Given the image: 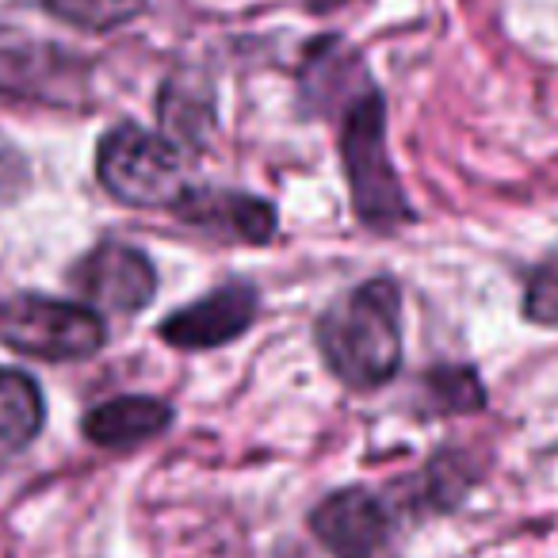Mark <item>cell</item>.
I'll return each mask as SVG.
<instances>
[{
	"instance_id": "obj_1",
	"label": "cell",
	"mask_w": 558,
	"mask_h": 558,
	"mask_svg": "<svg viewBox=\"0 0 558 558\" xmlns=\"http://www.w3.org/2000/svg\"><path fill=\"white\" fill-rule=\"evenodd\" d=\"M314 344L341 387L367 395L402 372V288L395 276H372L341 291L314 322Z\"/></svg>"
},
{
	"instance_id": "obj_2",
	"label": "cell",
	"mask_w": 558,
	"mask_h": 558,
	"mask_svg": "<svg viewBox=\"0 0 558 558\" xmlns=\"http://www.w3.org/2000/svg\"><path fill=\"white\" fill-rule=\"evenodd\" d=\"M337 149H341L352 210H356V218L367 230L387 233L417 218L410 207V195H405L402 180H398L395 161H390L387 104H383V93L375 85L364 88V93L341 111Z\"/></svg>"
},
{
	"instance_id": "obj_3",
	"label": "cell",
	"mask_w": 558,
	"mask_h": 558,
	"mask_svg": "<svg viewBox=\"0 0 558 558\" xmlns=\"http://www.w3.org/2000/svg\"><path fill=\"white\" fill-rule=\"evenodd\" d=\"M96 180L123 207H172L187 187L184 149L142 123H116L96 142Z\"/></svg>"
},
{
	"instance_id": "obj_4",
	"label": "cell",
	"mask_w": 558,
	"mask_h": 558,
	"mask_svg": "<svg viewBox=\"0 0 558 558\" xmlns=\"http://www.w3.org/2000/svg\"><path fill=\"white\" fill-rule=\"evenodd\" d=\"M108 326L81 299H58L43 291H16L0 299V344L16 356L73 364L104 349Z\"/></svg>"
},
{
	"instance_id": "obj_5",
	"label": "cell",
	"mask_w": 558,
	"mask_h": 558,
	"mask_svg": "<svg viewBox=\"0 0 558 558\" xmlns=\"http://www.w3.org/2000/svg\"><path fill=\"white\" fill-rule=\"evenodd\" d=\"M73 295L104 318H134L157 295V268L131 241H96L65 271Z\"/></svg>"
},
{
	"instance_id": "obj_6",
	"label": "cell",
	"mask_w": 558,
	"mask_h": 558,
	"mask_svg": "<svg viewBox=\"0 0 558 558\" xmlns=\"http://www.w3.org/2000/svg\"><path fill=\"white\" fill-rule=\"evenodd\" d=\"M256 318H260V291L248 279H226L215 291L165 314L157 337L177 352H210L245 337Z\"/></svg>"
},
{
	"instance_id": "obj_7",
	"label": "cell",
	"mask_w": 558,
	"mask_h": 558,
	"mask_svg": "<svg viewBox=\"0 0 558 558\" xmlns=\"http://www.w3.org/2000/svg\"><path fill=\"white\" fill-rule=\"evenodd\" d=\"M395 505L364 486L326 494L311 509V532L333 558H379L395 532Z\"/></svg>"
},
{
	"instance_id": "obj_8",
	"label": "cell",
	"mask_w": 558,
	"mask_h": 558,
	"mask_svg": "<svg viewBox=\"0 0 558 558\" xmlns=\"http://www.w3.org/2000/svg\"><path fill=\"white\" fill-rule=\"evenodd\" d=\"M169 210L184 226L230 245H271L279 233V210L260 195L238 192V187L187 184Z\"/></svg>"
},
{
	"instance_id": "obj_9",
	"label": "cell",
	"mask_w": 558,
	"mask_h": 558,
	"mask_svg": "<svg viewBox=\"0 0 558 558\" xmlns=\"http://www.w3.org/2000/svg\"><path fill=\"white\" fill-rule=\"evenodd\" d=\"M177 410H172L165 398L154 395H119L108 402L93 405L81 421V436H85L93 448L104 451H131L142 444L157 440L161 433H169Z\"/></svg>"
},
{
	"instance_id": "obj_10",
	"label": "cell",
	"mask_w": 558,
	"mask_h": 558,
	"mask_svg": "<svg viewBox=\"0 0 558 558\" xmlns=\"http://www.w3.org/2000/svg\"><path fill=\"white\" fill-rule=\"evenodd\" d=\"M299 85H303V104L311 111L329 116L337 108V116H341L364 88H372V81H367V65L360 62L356 50L344 39H329L326 35V39H318L306 50Z\"/></svg>"
},
{
	"instance_id": "obj_11",
	"label": "cell",
	"mask_w": 558,
	"mask_h": 558,
	"mask_svg": "<svg viewBox=\"0 0 558 558\" xmlns=\"http://www.w3.org/2000/svg\"><path fill=\"white\" fill-rule=\"evenodd\" d=\"M482 471L466 451H436L413 478L398 486L395 512H410V517H440V512H456L463 497L478 486Z\"/></svg>"
},
{
	"instance_id": "obj_12",
	"label": "cell",
	"mask_w": 558,
	"mask_h": 558,
	"mask_svg": "<svg viewBox=\"0 0 558 558\" xmlns=\"http://www.w3.org/2000/svg\"><path fill=\"white\" fill-rule=\"evenodd\" d=\"M47 425V398L24 367H0V466L24 456Z\"/></svg>"
},
{
	"instance_id": "obj_13",
	"label": "cell",
	"mask_w": 558,
	"mask_h": 558,
	"mask_svg": "<svg viewBox=\"0 0 558 558\" xmlns=\"http://www.w3.org/2000/svg\"><path fill=\"white\" fill-rule=\"evenodd\" d=\"M161 134H169L180 149H203L215 131V93L203 81L172 77L161 88Z\"/></svg>"
},
{
	"instance_id": "obj_14",
	"label": "cell",
	"mask_w": 558,
	"mask_h": 558,
	"mask_svg": "<svg viewBox=\"0 0 558 558\" xmlns=\"http://www.w3.org/2000/svg\"><path fill=\"white\" fill-rule=\"evenodd\" d=\"M428 413H478L486 410V387L471 364H440L421 375Z\"/></svg>"
},
{
	"instance_id": "obj_15",
	"label": "cell",
	"mask_w": 558,
	"mask_h": 558,
	"mask_svg": "<svg viewBox=\"0 0 558 558\" xmlns=\"http://www.w3.org/2000/svg\"><path fill=\"white\" fill-rule=\"evenodd\" d=\"M35 4L81 32H111L146 9V0H35Z\"/></svg>"
},
{
	"instance_id": "obj_16",
	"label": "cell",
	"mask_w": 558,
	"mask_h": 558,
	"mask_svg": "<svg viewBox=\"0 0 558 558\" xmlns=\"http://www.w3.org/2000/svg\"><path fill=\"white\" fill-rule=\"evenodd\" d=\"M520 306H524V318L532 326L558 329V253H550L547 260H539L532 268Z\"/></svg>"
},
{
	"instance_id": "obj_17",
	"label": "cell",
	"mask_w": 558,
	"mask_h": 558,
	"mask_svg": "<svg viewBox=\"0 0 558 558\" xmlns=\"http://www.w3.org/2000/svg\"><path fill=\"white\" fill-rule=\"evenodd\" d=\"M27 184H32V165H27L24 149L0 134V210L20 203Z\"/></svg>"
}]
</instances>
